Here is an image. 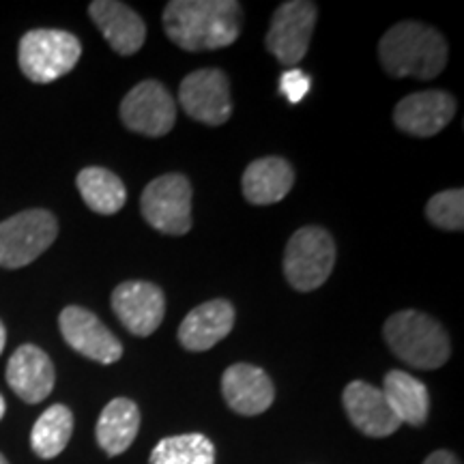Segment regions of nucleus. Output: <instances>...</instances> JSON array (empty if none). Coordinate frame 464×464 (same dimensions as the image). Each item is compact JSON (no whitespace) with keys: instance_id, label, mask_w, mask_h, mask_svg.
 Listing matches in <instances>:
<instances>
[{"instance_id":"25","label":"nucleus","mask_w":464,"mask_h":464,"mask_svg":"<svg viewBox=\"0 0 464 464\" xmlns=\"http://www.w3.org/2000/svg\"><path fill=\"white\" fill-rule=\"evenodd\" d=\"M426 218L430 224L443 230H462L464 228V191L448 189L434 194L426 205Z\"/></svg>"},{"instance_id":"27","label":"nucleus","mask_w":464,"mask_h":464,"mask_svg":"<svg viewBox=\"0 0 464 464\" xmlns=\"http://www.w3.org/2000/svg\"><path fill=\"white\" fill-rule=\"evenodd\" d=\"M423 464H460V460L451 454V451H445V450H439L434 451V454H430L426 458V462Z\"/></svg>"},{"instance_id":"8","label":"nucleus","mask_w":464,"mask_h":464,"mask_svg":"<svg viewBox=\"0 0 464 464\" xmlns=\"http://www.w3.org/2000/svg\"><path fill=\"white\" fill-rule=\"evenodd\" d=\"M316 17L318 9L314 3L307 0L282 3L271 17V28L265 37L266 52H271L282 65H297L310 48Z\"/></svg>"},{"instance_id":"5","label":"nucleus","mask_w":464,"mask_h":464,"mask_svg":"<svg viewBox=\"0 0 464 464\" xmlns=\"http://www.w3.org/2000/svg\"><path fill=\"white\" fill-rule=\"evenodd\" d=\"M335 265V243L324 228L304 226L288 239L284 252V276L299 293L321 288Z\"/></svg>"},{"instance_id":"21","label":"nucleus","mask_w":464,"mask_h":464,"mask_svg":"<svg viewBox=\"0 0 464 464\" xmlns=\"http://www.w3.org/2000/svg\"><path fill=\"white\" fill-rule=\"evenodd\" d=\"M382 396L387 398L392 411L396 413L400 423H411V426H423L430 411V396H428L426 385L413 374L402 372V370H392L385 374V385H382Z\"/></svg>"},{"instance_id":"24","label":"nucleus","mask_w":464,"mask_h":464,"mask_svg":"<svg viewBox=\"0 0 464 464\" xmlns=\"http://www.w3.org/2000/svg\"><path fill=\"white\" fill-rule=\"evenodd\" d=\"M149 464H216V445L205 434H179L161 439Z\"/></svg>"},{"instance_id":"10","label":"nucleus","mask_w":464,"mask_h":464,"mask_svg":"<svg viewBox=\"0 0 464 464\" xmlns=\"http://www.w3.org/2000/svg\"><path fill=\"white\" fill-rule=\"evenodd\" d=\"M179 100L188 116L211 127L224 125L232 114L230 84L222 69L208 67L185 75Z\"/></svg>"},{"instance_id":"19","label":"nucleus","mask_w":464,"mask_h":464,"mask_svg":"<svg viewBox=\"0 0 464 464\" xmlns=\"http://www.w3.org/2000/svg\"><path fill=\"white\" fill-rule=\"evenodd\" d=\"M295 185V170L282 158H263L252 161L243 172V196L249 205H276L284 200Z\"/></svg>"},{"instance_id":"15","label":"nucleus","mask_w":464,"mask_h":464,"mask_svg":"<svg viewBox=\"0 0 464 464\" xmlns=\"http://www.w3.org/2000/svg\"><path fill=\"white\" fill-rule=\"evenodd\" d=\"M7 382L15 396L26 404L44 402L54 390V363L39 346H20L7 363Z\"/></svg>"},{"instance_id":"11","label":"nucleus","mask_w":464,"mask_h":464,"mask_svg":"<svg viewBox=\"0 0 464 464\" xmlns=\"http://www.w3.org/2000/svg\"><path fill=\"white\" fill-rule=\"evenodd\" d=\"M63 338L80 355L92 362L112 365L123 357V344L92 312L80 305H69L58 316Z\"/></svg>"},{"instance_id":"22","label":"nucleus","mask_w":464,"mask_h":464,"mask_svg":"<svg viewBox=\"0 0 464 464\" xmlns=\"http://www.w3.org/2000/svg\"><path fill=\"white\" fill-rule=\"evenodd\" d=\"M80 194L91 211L100 213V216H114L116 211L125 207L127 189L123 181L116 177L114 172L106 168L91 166L84 168L75 179Z\"/></svg>"},{"instance_id":"29","label":"nucleus","mask_w":464,"mask_h":464,"mask_svg":"<svg viewBox=\"0 0 464 464\" xmlns=\"http://www.w3.org/2000/svg\"><path fill=\"white\" fill-rule=\"evenodd\" d=\"M5 411H7V404H5V398L0 396V420L5 417Z\"/></svg>"},{"instance_id":"6","label":"nucleus","mask_w":464,"mask_h":464,"mask_svg":"<svg viewBox=\"0 0 464 464\" xmlns=\"http://www.w3.org/2000/svg\"><path fill=\"white\" fill-rule=\"evenodd\" d=\"M58 222L50 211L31 208L0 222V266L20 269L31 265L56 241Z\"/></svg>"},{"instance_id":"18","label":"nucleus","mask_w":464,"mask_h":464,"mask_svg":"<svg viewBox=\"0 0 464 464\" xmlns=\"http://www.w3.org/2000/svg\"><path fill=\"white\" fill-rule=\"evenodd\" d=\"M235 327V307L226 299L207 301L189 312L179 327V344L189 353L208 351Z\"/></svg>"},{"instance_id":"30","label":"nucleus","mask_w":464,"mask_h":464,"mask_svg":"<svg viewBox=\"0 0 464 464\" xmlns=\"http://www.w3.org/2000/svg\"><path fill=\"white\" fill-rule=\"evenodd\" d=\"M0 464H9V462H7V458H5L3 454H0Z\"/></svg>"},{"instance_id":"4","label":"nucleus","mask_w":464,"mask_h":464,"mask_svg":"<svg viewBox=\"0 0 464 464\" xmlns=\"http://www.w3.org/2000/svg\"><path fill=\"white\" fill-rule=\"evenodd\" d=\"M82 56V44L78 37L56 28L28 31L20 39V69L34 84H50L72 72Z\"/></svg>"},{"instance_id":"13","label":"nucleus","mask_w":464,"mask_h":464,"mask_svg":"<svg viewBox=\"0 0 464 464\" xmlns=\"http://www.w3.org/2000/svg\"><path fill=\"white\" fill-rule=\"evenodd\" d=\"M454 114L456 100L448 91H421L398 103L393 110V123L409 136L430 138L443 131Z\"/></svg>"},{"instance_id":"9","label":"nucleus","mask_w":464,"mask_h":464,"mask_svg":"<svg viewBox=\"0 0 464 464\" xmlns=\"http://www.w3.org/2000/svg\"><path fill=\"white\" fill-rule=\"evenodd\" d=\"M121 119L130 131L160 138L174 127L177 106L164 84L158 80H144L125 95L121 103Z\"/></svg>"},{"instance_id":"23","label":"nucleus","mask_w":464,"mask_h":464,"mask_svg":"<svg viewBox=\"0 0 464 464\" xmlns=\"http://www.w3.org/2000/svg\"><path fill=\"white\" fill-rule=\"evenodd\" d=\"M73 434V413L65 404H54L44 411V415L34 421L31 432V448L44 460L56 458L67 448Z\"/></svg>"},{"instance_id":"2","label":"nucleus","mask_w":464,"mask_h":464,"mask_svg":"<svg viewBox=\"0 0 464 464\" xmlns=\"http://www.w3.org/2000/svg\"><path fill=\"white\" fill-rule=\"evenodd\" d=\"M379 56L392 78L432 80L448 65V44L432 26L400 22L382 34Z\"/></svg>"},{"instance_id":"12","label":"nucleus","mask_w":464,"mask_h":464,"mask_svg":"<svg viewBox=\"0 0 464 464\" xmlns=\"http://www.w3.org/2000/svg\"><path fill=\"white\" fill-rule=\"evenodd\" d=\"M112 310L125 329L138 338H147L164 321V290L153 282H123L112 293Z\"/></svg>"},{"instance_id":"20","label":"nucleus","mask_w":464,"mask_h":464,"mask_svg":"<svg viewBox=\"0 0 464 464\" xmlns=\"http://www.w3.org/2000/svg\"><path fill=\"white\" fill-rule=\"evenodd\" d=\"M140 430V409L127 398H114L103 406L97 421V443L108 456H121L131 448Z\"/></svg>"},{"instance_id":"26","label":"nucleus","mask_w":464,"mask_h":464,"mask_svg":"<svg viewBox=\"0 0 464 464\" xmlns=\"http://www.w3.org/2000/svg\"><path fill=\"white\" fill-rule=\"evenodd\" d=\"M310 86H312L310 75L301 72V69H290V72L282 73L280 91L286 95V100L290 103H299L301 100H304V97L307 95V91H310Z\"/></svg>"},{"instance_id":"1","label":"nucleus","mask_w":464,"mask_h":464,"mask_svg":"<svg viewBox=\"0 0 464 464\" xmlns=\"http://www.w3.org/2000/svg\"><path fill=\"white\" fill-rule=\"evenodd\" d=\"M161 22L168 39L181 50L208 52L237 42L243 9L235 0H172Z\"/></svg>"},{"instance_id":"3","label":"nucleus","mask_w":464,"mask_h":464,"mask_svg":"<svg viewBox=\"0 0 464 464\" xmlns=\"http://www.w3.org/2000/svg\"><path fill=\"white\" fill-rule=\"evenodd\" d=\"M393 355L417 370H437L450 359L451 344L443 324L417 310H402L382 327Z\"/></svg>"},{"instance_id":"14","label":"nucleus","mask_w":464,"mask_h":464,"mask_svg":"<svg viewBox=\"0 0 464 464\" xmlns=\"http://www.w3.org/2000/svg\"><path fill=\"white\" fill-rule=\"evenodd\" d=\"M342 402H344L348 420L365 437H390V434L402 426L396 413L392 411L390 402H387V398L382 396V392L379 387L370 385V382H348L344 393H342Z\"/></svg>"},{"instance_id":"16","label":"nucleus","mask_w":464,"mask_h":464,"mask_svg":"<svg viewBox=\"0 0 464 464\" xmlns=\"http://www.w3.org/2000/svg\"><path fill=\"white\" fill-rule=\"evenodd\" d=\"M89 14L116 54L131 56L142 48L147 24L131 7L119 0H95L89 5Z\"/></svg>"},{"instance_id":"17","label":"nucleus","mask_w":464,"mask_h":464,"mask_svg":"<svg viewBox=\"0 0 464 464\" xmlns=\"http://www.w3.org/2000/svg\"><path fill=\"white\" fill-rule=\"evenodd\" d=\"M226 404L239 415H260L274 404L276 387L265 370L249 363H235L222 376Z\"/></svg>"},{"instance_id":"7","label":"nucleus","mask_w":464,"mask_h":464,"mask_svg":"<svg viewBox=\"0 0 464 464\" xmlns=\"http://www.w3.org/2000/svg\"><path fill=\"white\" fill-rule=\"evenodd\" d=\"M142 218L158 232L172 237L191 228V185L183 174L170 172L153 179L142 191Z\"/></svg>"},{"instance_id":"28","label":"nucleus","mask_w":464,"mask_h":464,"mask_svg":"<svg viewBox=\"0 0 464 464\" xmlns=\"http://www.w3.org/2000/svg\"><path fill=\"white\" fill-rule=\"evenodd\" d=\"M5 344H7V332H5V324L0 323V355H3Z\"/></svg>"}]
</instances>
